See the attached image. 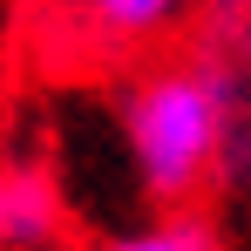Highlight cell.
Here are the masks:
<instances>
[{"mask_svg": "<svg viewBox=\"0 0 251 251\" xmlns=\"http://www.w3.org/2000/svg\"><path fill=\"white\" fill-rule=\"evenodd\" d=\"M102 251H217V231L197 224V217H163V224H143V231H123Z\"/></svg>", "mask_w": 251, "mask_h": 251, "instance_id": "4", "label": "cell"}, {"mask_svg": "<svg viewBox=\"0 0 251 251\" xmlns=\"http://www.w3.org/2000/svg\"><path fill=\"white\" fill-rule=\"evenodd\" d=\"M0 197H7V245L48 251L61 238V190H54L48 170H34V163L0 170Z\"/></svg>", "mask_w": 251, "mask_h": 251, "instance_id": "2", "label": "cell"}, {"mask_svg": "<svg viewBox=\"0 0 251 251\" xmlns=\"http://www.w3.org/2000/svg\"><path fill=\"white\" fill-rule=\"evenodd\" d=\"M82 7L95 14V27H102V34H116V41H143V34H156V27H163L183 0H82Z\"/></svg>", "mask_w": 251, "mask_h": 251, "instance_id": "3", "label": "cell"}, {"mask_svg": "<svg viewBox=\"0 0 251 251\" xmlns=\"http://www.w3.org/2000/svg\"><path fill=\"white\" fill-rule=\"evenodd\" d=\"M224 123H231V75L224 68H163L150 82L123 95V136L129 163L143 176L150 197L183 204L204 170L224 150Z\"/></svg>", "mask_w": 251, "mask_h": 251, "instance_id": "1", "label": "cell"}, {"mask_svg": "<svg viewBox=\"0 0 251 251\" xmlns=\"http://www.w3.org/2000/svg\"><path fill=\"white\" fill-rule=\"evenodd\" d=\"M0 245H7V197H0Z\"/></svg>", "mask_w": 251, "mask_h": 251, "instance_id": "5", "label": "cell"}]
</instances>
